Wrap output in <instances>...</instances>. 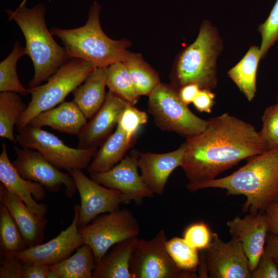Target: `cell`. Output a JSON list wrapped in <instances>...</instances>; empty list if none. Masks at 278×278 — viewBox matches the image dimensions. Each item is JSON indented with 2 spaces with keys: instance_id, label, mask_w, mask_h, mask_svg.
<instances>
[{
  "instance_id": "obj_1",
  "label": "cell",
  "mask_w": 278,
  "mask_h": 278,
  "mask_svg": "<svg viewBox=\"0 0 278 278\" xmlns=\"http://www.w3.org/2000/svg\"><path fill=\"white\" fill-rule=\"evenodd\" d=\"M184 144L181 167L190 184L214 179L241 160L270 149L253 125L227 113L208 119L206 128Z\"/></svg>"
},
{
  "instance_id": "obj_2",
  "label": "cell",
  "mask_w": 278,
  "mask_h": 278,
  "mask_svg": "<svg viewBox=\"0 0 278 278\" xmlns=\"http://www.w3.org/2000/svg\"><path fill=\"white\" fill-rule=\"evenodd\" d=\"M191 192L207 188L225 189L229 195H244V212L264 213L278 201V146L252 157L231 175L201 183L187 184Z\"/></svg>"
},
{
  "instance_id": "obj_3",
  "label": "cell",
  "mask_w": 278,
  "mask_h": 278,
  "mask_svg": "<svg viewBox=\"0 0 278 278\" xmlns=\"http://www.w3.org/2000/svg\"><path fill=\"white\" fill-rule=\"evenodd\" d=\"M46 7L39 3L29 8L20 5L15 10L6 9L9 20L14 21L24 34L26 41L25 55L31 59L34 66V75L29 88L41 84L67 62L65 48L58 45L47 29L45 14Z\"/></svg>"
},
{
  "instance_id": "obj_4",
  "label": "cell",
  "mask_w": 278,
  "mask_h": 278,
  "mask_svg": "<svg viewBox=\"0 0 278 278\" xmlns=\"http://www.w3.org/2000/svg\"><path fill=\"white\" fill-rule=\"evenodd\" d=\"M100 10V4L94 1L83 26L70 29L50 28L53 36L61 41L70 59H81L94 67H108L126 60L130 53L127 49L129 43L126 40H113L104 33L99 21Z\"/></svg>"
},
{
  "instance_id": "obj_5",
  "label": "cell",
  "mask_w": 278,
  "mask_h": 278,
  "mask_svg": "<svg viewBox=\"0 0 278 278\" xmlns=\"http://www.w3.org/2000/svg\"><path fill=\"white\" fill-rule=\"evenodd\" d=\"M222 41L216 28L208 21L201 25L195 41L179 56L173 74L176 87L195 83L211 90L217 84V60Z\"/></svg>"
},
{
  "instance_id": "obj_6",
  "label": "cell",
  "mask_w": 278,
  "mask_h": 278,
  "mask_svg": "<svg viewBox=\"0 0 278 278\" xmlns=\"http://www.w3.org/2000/svg\"><path fill=\"white\" fill-rule=\"evenodd\" d=\"M94 67L85 60L72 58L51 76L47 83L29 88L31 99L16 124L17 131L38 114L62 103L68 94L84 81Z\"/></svg>"
},
{
  "instance_id": "obj_7",
  "label": "cell",
  "mask_w": 278,
  "mask_h": 278,
  "mask_svg": "<svg viewBox=\"0 0 278 278\" xmlns=\"http://www.w3.org/2000/svg\"><path fill=\"white\" fill-rule=\"evenodd\" d=\"M148 96V111L153 116L154 124L162 131L188 138L206 128L207 120L192 112L173 86L160 83Z\"/></svg>"
},
{
  "instance_id": "obj_8",
  "label": "cell",
  "mask_w": 278,
  "mask_h": 278,
  "mask_svg": "<svg viewBox=\"0 0 278 278\" xmlns=\"http://www.w3.org/2000/svg\"><path fill=\"white\" fill-rule=\"evenodd\" d=\"M15 138L22 147L38 151L56 168L67 171L88 168L98 150L69 147L53 133L29 124L18 131Z\"/></svg>"
},
{
  "instance_id": "obj_9",
  "label": "cell",
  "mask_w": 278,
  "mask_h": 278,
  "mask_svg": "<svg viewBox=\"0 0 278 278\" xmlns=\"http://www.w3.org/2000/svg\"><path fill=\"white\" fill-rule=\"evenodd\" d=\"M78 230L84 244L92 248L96 263L114 245L137 237L140 233L137 220L127 208L102 214L86 225L79 227Z\"/></svg>"
},
{
  "instance_id": "obj_10",
  "label": "cell",
  "mask_w": 278,
  "mask_h": 278,
  "mask_svg": "<svg viewBox=\"0 0 278 278\" xmlns=\"http://www.w3.org/2000/svg\"><path fill=\"white\" fill-rule=\"evenodd\" d=\"M167 239L163 229L151 239H138L129 265L133 278L198 277L196 272L183 270L174 263L166 248Z\"/></svg>"
},
{
  "instance_id": "obj_11",
  "label": "cell",
  "mask_w": 278,
  "mask_h": 278,
  "mask_svg": "<svg viewBox=\"0 0 278 278\" xmlns=\"http://www.w3.org/2000/svg\"><path fill=\"white\" fill-rule=\"evenodd\" d=\"M203 250L200 261L204 266L207 277L251 278L248 258L236 239L224 242L217 233H212L210 244Z\"/></svg>"
},
{
  "instance_id": "obj_12",
  "label": "cell",
  "mask_w": 278,
  "mask_h": 278,
  "mask_svg": "<svg viewBox=\"0 0 278 278\" xmlns=\"http://www.w3.org/2000/svg\"><path fill=\"white\" fill-rule=\"evenodd\" d=\"M14 149L16 158L12 163L23 178L39 183L54 193L64 185L66 197H73L77 188L70 173L61 171L37 150L17 146Z\"/></svg>"
},
{
  "instance_id": "obj_13",
  "label": "cell",
  "mask_w": 278,
  "mask_h": 278,
  "mask_svg": "<svg viewBox=\"0 0 278 278\" xmlns=\"http://www.w3.org/2000/svg\"><path fill=\"white\" fill-rule=\"evenodd\" d=\"M138 152L132 149L110 170L91 175V178L107 187L119 191L123 196L124 204L132 201L141 204L146 198L155 195L144 182L138 172Z\"/></svg>"
},
{
  "instance_id": "obj_14",
  "label": "cell",
  "mask_w": 278,
  "mask_h": 278,
  "mask_svg": "<svg viewBox=\"0 0 278 278\" xmlns=\"http://www.w3.org/2000/svg\"><path fill=\"white\" fill-rule=\"evenodd\" d=\"M73 177L79 192L80 205L79 227H84L98 216L119 209L124 204L121 194L89 179L79 169L67 171Z\"/></svg>"
},
{
  "instance_id": "obj_15",
  "label": "cell",
  "mask_w": 278,
  "mask_h": 278,
  "mask_svg": "<svg viewBox=\"0 0 278 278\" xmlns=\"http://www.w3.org/2000/svg\"><path fill=\"white\" fill-rule=\"evenodd\" d=\"M74 216L70 225L55 238L45 244L29 247L16 253L15 257L22 263H38L48 266L65 259L84 244L78 225L80 205L74 206Z\"/></svg>"
},
{
  "instance_id": "obj_16",
  "label": "cell",
  "mask_w": 278,
  "mask_h": 278,
  "mask_svg": "<svg viewBox=\"0 0 278 278\" xmlns=\"http://www.w3.org/2000/svg\"><path fill=\"white\" fill-rule=\"evenodd\" d=\"M229 232L239 241L248 258L251 272L258 264L266 244L268 225L265 213L235 216L227 222Z\"/></svg>"
},
{
  "instance_id": "obj_17",
  "label": "cell",
  "mask_w": 278,
  "mask_h": 278,
  "mask_svg": "<svg viewBox=\"0 0 278 278\" xmlns=\"http://www.w3.org/2000/svg\"><path fill=\"white\" fill-rule=\"evenodd\" d=\"M129 103L109 91L97 112L78 135L80 149L97 148L111 135L119 117Z\"/></svg>"
},
{
  "instance_id": "obj_18",
  "label": "cell",
  "mask_w": 278,
  "mask_h": 278,
  "mask_svg": "<svg viewBox=\"0 0 278 278\" xmlns=\"http://www.w3.org/2000/svg\"><path fill=\"white\" fill-rule=\"evenodd\" d=\"M0 181L10 191L19 197L35 214L45 217L47 205L37 201H42L46 196V188L39 183L23 178L10 162L7 145L3 142L0 155Z\"/></svg>"
},
{
  "instance_id": "obj_19",
  "label": "cell",
  "mask_w": 278,
  "mask_h": 278,
  "mask_svg": "<svg viewBox=\"0 0 278 278\" xmlns=\"http://www.w3.org/2000/svg\"><path fill=\"white\" fill-rule=\"evenodd\" d=\"M185 153L184 143L177 149L164 153L140 152L138 167L146 185L154 195L164 194L172 171L181 166Z\"/></svg>"
},
{
  "instance_id": "obj_20",
  "label": "cell",
  "mask_w": 278,
  "mask_h": 278,
  "mask_svg": "<svg viewBox=\"0 0 278 278\" xmlns=\"http://www.w3.org/2000/svg\"><path fill=\"white\" fill-rule=\"evenodd\" d=\"M0 201L8 208L16 222L27 248L41 244L44 238L47 220L31 211L23 201L2 183Z\"/></svg>"
},
{
  "instance_id": "obj_21",
  "label": "cell",
  "mask_w": 278,
  "mask_h": 278,
  "mask_svg": "<svg viewBox=\"0 0 278 278\" xmlns=\"http://www.w3.org/2000/svg\"><path fill=\"white\" fill-rule=\"evenodd\" d=\"M87 119L73 100L63 101L58 107L38 114L28 124L40 128L47 126L60 132L78 135Z\"/></svg>"
},
{
  "instance_id": "obj_22",
  "label": "cell",
  "mask_w": 278,
  "mask_h": 278,
  "mask_svg": "<svg viewBox=\"0 0 278 278\" xmlns=\"http://www.w3.org/2000/svg\"><path fill=\"white\" fill-rule=\"evenodd\" d=\"M108 67H95L84 81L73 91V100L87 119L100 109L106 97Z\"/></svg>"
},
{
  "instance_id": "obj_23",
  "label": "cell",
  "mask_w": 278,
  "mask_h": 278,
  "mask_svg": "<svg viewBox=\"0 0 278 278\" xmlns=\"http://www.w3.org/2000/svg\"><path fill=\"white\" fill-rule=\"evenodd\" d=\"M138 239L130 238L114 245L96 263L93 278H133L129 265Z\"/></svg>"
},
{
  "instance_id": "obj_24",
  "label": "cell",
  "mask_w": 278,
  "mask_h": 278,
  "mask_svg": "<svg viewBox=\"0 0 278 278\" xmlns=\"http://www.w3.org/2000/svg\"><path fill=\"white\" fill-rule=\"evenodd\" d=\"M136 138H129L118 128L101 144L88 167L91 174L107 171L117 164L134 145Z\"/></svg>"
},
{
  "instance_id": "obj_25",
  "label": "cell",
  "mask_w": 278,
  "mask_h": 278,
  "mask_svg": "<svg viewBox=\"0 0 278 278\" xmlns=\"http://www.w3.org/2000/svg\"><path fill=\"white\" fill-rule=\"evenodd\" d=\"M261 59L259 47L252 46L241 60L228 72L229 77L249 101L255 96L257 70Z\"/></svg>"
},
{
  "instance_id": "obj_26",
  "label": "cell",
  "mask_w": 278,
  "mask_h": 278,
  "mask_svg": "<svg viewBox=\"0 0 278 278\" xmlns=\"http://www.w3.org/2000/svg\"><path fill=\"white\" fill-rule=\"evenodd\" d=\"M93 251L88 245L84 244L76 252L62 262L49 266L60 278H93L96 267Z\"/></svg>"
},
{
  "instance_id": "obj_27",
  "label": "cell",
  "mask_w": 278,
  "mask_h": 278,
  "mask_svg": "<svg viewBox=\"0 0 278 278\" xmlns=\"http://www.w3.org/2000/svg\"><path fill=\"white\" fill-rule=\"evenodd\" d=\"M19 94L13 92L0 93V136L16 143L13 133L14 125L26 109Z\"/></svg>"
},
{
  "instance_id": "obj_28",
  "label": "cell",
  "mask_w": 278,
  "mask_h": 278,
  "mask_svg": "<svg viewBox=\"0 0 278 278\" xmlns=\"http://www.w3.org/2000/svg\"><path fill=\"white\" fill-rule=\"evenodd\" d=\"M135 88L141 95H148L160 83L158 74L138 54L129 53L124 62Z\"/></svg>"
},
{
  "instance_id": "obj_29",
  "label": "cell",
  "mask_w": 278,
  "mask_h": 278,
  "mask_svg": "<svg viewBox=\"0 0 278 278\" xmlns=\"http://www.w3.org/2000/svg\"><path fill=\"white\" fill-rule=\"evenodd\" d=\"M107 86L109 91L132 106L137 102L141 96L124 62H116L108 67Z\"/></svg>"
},
{
  "instance_id": "obj_30",
  "label": "cell",
  "mask_w": 278,
  "mask_h": 278,
  "mask_svg": "<svg viewBox=\"0 0 278 278\" xmlns=\"http://www.w3.org/2000/svg\"><path fill=\"white\" fill-rule=\"evenodd\" d=\"M0 245L3 256H14L27 248L16 222L8 208L0 204Z\"/></svg>"
},
{
  "instance_id": "obj_31",
  "label": "cell",
  "mask_w": 278,
  "mask_h": 278,
  "mask_svg": "<svg viewBox=\"0 0 278 278\" xmlns=\"http://www.w3.org/2000/svg\"><path fill=\"white\" fill-rule=\"evenodd\" d=\"M25 55V47L16 41L11 53L0 63V92H13L21 95L28 94L20 82L16 72V64L19 59Z\"/></svg>"
},
{
  "instance_id": "obj_32",
  "label": "cell",
  "mask_w": 278,
  "mask_h": 278,
  "mask_svg": "<svg viewBox=\"0 0 278 278\" xmlns=\"http://www.w3.org/2000/svg\"><path fill=\"white\" fill-rule=\"evenodd\" d=\"M166 250L180 269L196 272L200 264L198 250L190 247L183 238L173 237L165 243Z\"/></svg>"
},
{
  "instance_id": "obj_33",
  "label": "cell",
  "mask_w": 278,
  "mask_h": 278,
  "mask_svg": "<svg viewBox=\"0 0 278 278\" xmlns=\"http://www.w3.org/2000/svg\"><path fill=\"white\" fill-rule=\"evenodd\" d=\"M148 116L147 113L131 105L127 106L118 119L117 128L122 131L129 138H136L141 126L146 124Z\"/></svg>"
},
{
  "instance_id": "obj_34",
  "label": "cell",
  "mask_w": 278,
  "mask_h": 278,
  "mask_svg": "<svg viewBox=\"0 0 278 278\" xmlns=\"http://www.w3.org/2000/svg\"><path fill=\"white\" fill-rule=\"evenodd\" d=\"M262 42L259 46L263 58L271 47L278 40V0H276L268 18L258 26Z\"/></svg>"
},
{
  "instance_id": "obj_35",
  "label": "cell",
  "mask_w": 278,
  "mask_h": 278,
  "mask_svg": "<svg viewBox=\"0 0 278 278\" xmlns=\"http://www.w3.org/2000/svg\"><path fill=\"white\" fill-rule=\"evenodd\" d=\"M262 121V138L270 149L278 146V102L266 109Z\"/></svg>"
},
{
  "instance_id": "obj_36",
  "label": "cell",
  "mask_w": 278,
  "mask_h": 278,
  "mask_svg": "<svg viewBox=\"0 0 278 278\" xmlns=\"http://www.w3.org/2000/svg\"><path fill=\"white\" fill-rule=\"evenodd\" d=\"M183 239L192 248L198 250H204L211 241L212 233L207 225L200 221L189 225L185 229Z\"/></svg>"
},
{
  "instance_id": "obj_37",
  "label": "cell",
  "mask_w": 278,
  "mask_h": 278,
  "mask_svg": "<svg viewBox=\"0 0 278 278\" xmlns=\"http://www.w3.org/2000/svg\"><path fill=\"white\" fill-rule=\"evenodd\" d=\"M251 278H278V266L266 245Z\"/></svg>"
},
{
  "instance_id": "obj_38",
  "label": "cell",
  "mask_w": 278,
  "mask_h": 278,
  "mask_svg": "<svg viewBox=\"0 0 278 278\" xmlns=\"http://www.w3.org/2000/svg\"><path fill=\"white\" fill-rule=\"evenodd\" d=\"M0 278H23V263L15 256H3Z\"/></svg>"
},
{
  "instance_id": "obj_39",
  "label": "cell",
  "mask_w": 278,
  "mask_h": 278,
  "mask_svg": "<svg viewBox=\"0 0 278 278\" xmlns=\"http://www.w3.org/2000/svg\"><path fill=\"white\" fill-rule=\"evenodd\" d=\"M215 97V95L211 90L201 89L193 103L198 111L209 113L214 104Z\"/></svg>"
},
{
  "instance_id": "obj_40",
  "label": "cell",
  "mask_w": 278,
  "mask_h": 278,
  "mask_svg": "<svg viewBox=\"0 0 278 278\" xmlns=\"http://www.w3.org/2000/svg\"><path fill=\"white\" fill-rule=\"evenodd\" d=\"M49 266L38 263H23V278H47Z\"/></svg>"
},
{
  "instance_id": "obj_41",
  "label": "cell",
  "mask_w": 278,
  "mask_h": 278,
  "mask_svg": "<svg viewBox=\"0 0 278 278\" xmlns=\"http://www.w3.org/2000/svg\"><path fill=\"white\" fill-rule=\"evenodd\" d=\"M268 232L278 235V201L271 203L266 209Z\"/></svg>"
},
{
  "instance_id": "obj_42",
  "label": "cell",
  "mask_w": 278,
  "mask_h": 278,
  "mask_svg": "<svg viewBox=\"0 0 278 278\" xmlns=\"http://www.w3.org/2000/svg\"><path fill=\"white\" fill-rule=\"evenodd\" d=\"M200 89L198 85L190 83L180 88L178 91V94L181 100L187 106L193 103Z\"/></svg>"
},
{
  "instance_id": "obj_43",
  "label": "cell",
  "mask_w": 278,
  "mask_h": 278,
  "mask_svg": "<svg viewBox=\"0 0 278 278\" xmlns=\"http://www.w3.org/2000/svg\"><path fill=\"white\" fill-rule=\"evenodd\" d=\"M265 245L278 266V235L268 232Z\"/></svg>"
},
{
  "instance_id": "obj_44",
  "label": "cell",
  "mask_w": 278,
  "mask_h": 278,
  "mask_svg": "<svg viewBox=\"0 0 278 278\" xmlns=\"http://www.w3.org/2000/svg\"><path fill=\"white\" fill-rule=\"evenodd\" d=\"M47 278H60V277L55 272L49 270Z\"/></svg>"
},
{
  "instance_id": "obj_45",
  "label": "cell",
  "mask_w": 278,
  "mask_h": 278,
  "mask_svg": "<svg viewBox=\"0 0 278 278\" xmlns=\"http://www.w3.org/2000/svg\"><path fill=\"white\" fill-rule=\"evenodd\" d=\"M26 1L27 0H24L20 5H24V4H25Z\"/></svg>"
},
{
  "instance_id": "obj_46",
  "label": "cell",
  "mask_w": 278,
  "mask_h": 278,
  "mask_svg": "<svg viewBox=\"0 0 278 278\" xmlns=\"http://www.w3.org/2000/svg\"><path fill=\"white\" fill-rule=\"evenodd\" d=\"M276 99H277V102H278V91L277 93Z\"/></svg>"
}]
</instances>
